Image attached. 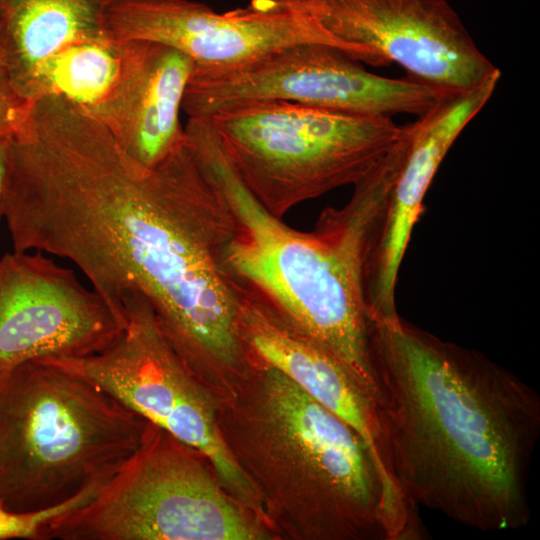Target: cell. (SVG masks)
I'll use <instances>...</instances> for the list:
<instances>
[{
	"label": "cell",
	"mask_w": 540,
	"mask_h": 540,
	"mask_svg": "<svg viewBox=\"0 0 540 540\" xmlns=\"http://www.w3.org/2000/svg\"><path fill=\"white\" fill-rule=\"evenodd\" d=\"M0 215L14 251L70 260L122 318V302L143 297L213 394L249 371L237 297L219 261L228 209L187 139L144 167L95 118L62 106L15 150Z\"/></svg>",
	"instance_id": "obj_1"
},
{
	"label": "cell",
	"mask_w": 540,
	"mask_h": 540,
	"mask_svg": "<svg viewBox=\"0 0 540 540\" xmlns=\"http://www.w3.org/2000/svg\"><path fill=\"white\" fill-rule=\"evenodd\" d=\"M371 349L386 462L405 499L482 531L525 527L536 391L400 316L374 321Z\"/></svg>",
	"instance_id": "obj_2"
},
{
	"label": "cell",
	"mask_w": 540,
	"mask_h": 540,
	"mask_svg": "<svg viewBox=\"0 0 540 540\" xmlns=\"http://www.w3.org/2000/svg\"><path fill=\"white\" fill-rule=\"evenodd\" d=\"M215 400L222 440L276 540L424 538L365 441L276 368L254 359Z\"/></svg>",
	"instance_id": "obj_3"
},
{
	"label": "cell",
	"mask_w": 540,
	"mask_h": 540,
	"mask_svg": "<svg viewBox=\"0 0 540 540\" xmlns=\"http://www.w3.org/2000/svg\"><path fill=\"white\" fill-rule=\"evenodd\" d=\"M189 140L228 209L223 271L262 294L374 394L366 269L384 224L387 189L373 181L354 186L343 207L324 209L314 229L302 232L255 198L209 124L194 127Z\"/></svg>",
	"instance_id": "obj_4"
},
{
	"label": "cell",
	"mask_w": 540,
	"mask_h": 540,
	"mask_svg": "<svg viewBox=\"0 0 540 540\" xmlns=\"http://www.w3.org/2000/svg\"><path fill=\"white\" fill-rule=\"evenodd\" d=\"M147 424L49 361L0 371V504L34 512L99 493L139 448Z\"/></svg>",
	"instance_id": "obj_5"
},
{
	"label": "cell",
	"mask_w": 540,
	"mask_h": 540,
	"mask_svg": "<svg viewBox=\"0 0 540 540\" xmlns=\"http://www.w3.org/2000/svg\"><path fill=\"white\" fill-rule=\"evenodd\" d=\"M208 118L236 173L273 215L365 178L401 138L391 117L284 100L228 105Z\"/></svg>",
	"instance_id": "obj_6"
},
{
	"label": "cell",
	"mask_w": 540,
	"mask_h": 540,
	"mask_svg": "<svg viewBox=\"0 0 540 540\" xmlns=\"http://www.w3.org/2000/svg\"><path fill=\"white\" fill-rule=\"evenodd\" d=\"M276 540L221 485L197 448L148 421L139 448L43 540Z\"/></svg>",
	"instance_id": "obj_7"
},
{
	"label": "cell",
	"mask_w": 540,
	"mask_h": 540,
	"mask_svg": "<svg viewBox=\"0 0 540 540\" xmlns=\"http://www.w3.org/2000/svg\"><path fill=\"white\" fill-rule=\"evenodd\" d=\"M121 310L127 325L105 350L42 360L88 379L147 421L200 450L228 494L267 526L256 491L222 440L211 390L172 346L143 297H127Z\"/></svg>",
	"instance_id": "obj_8"
},
{
	"label": "cell",
	"mask_w": 540,
	"mask_h": 540,
	"mask_svg": "<svg viewBox=\"0 0 540 540\" xmlns=\"http://www.w3.org/2000/svg\"><path fill=\"white\" fill-rule=\"evenodd\" d=\"M448 93L411 77L371 73L336 47L305 42L231 70L193 71L181 109L188 118H205L237 102L284 100L348 113L419 117Z\"/></svg>",
	"instance_id": "obj_9"
},
{
	"label": "cell",
	"mask_w": 540,
	"mask_h": 540,
	"mask_svg": "<svg viewBox=\"0 0 540 540\" xmlns=\"http://www.w3.org/2000/svg\"><path fill=\"white\" fill-rule=\"evenodd\" d=\"M312 16L356 61L396 63L447 92L475 88L500 70L447 0H266Z\"/></svg>",
	"instance_id": "obj_10"
},
{
	"label": "cell",
	"mask_w": 540,
	"mask_h": 540,
	"mask_svg": "<svg viewBox=\"0 0 540 540\" xmlns=\"http://www.w3.org/2000/svg\"><path fill=\"white\" fill-rule=\"evenodd\" d=\"M104 22L113 40L167 45L204 73L231 70L297 43L342 49L312 16L264 0L225 13L191 0H107Z\"/></svg>",
	"instance_id": "obj_11"
},
{
	"label": "cell",
	"mask_w": 540,
	"mask_h": 540,
	"mask_svg": "<svg viewBox=\"0 0 540 540\" xmlns=\"http://www.w3.org/2000/svg\"><path fill=\"white\" fill-rule=\"evenodd\" d=\"M127 321L43 252L0 259V371L27 361L99 353Z\"/></svg>",
	"instance_id": "obj_12"
},
{
	"label": "cell",
	"mask_w": 540,
	"mask_h": 540,
	"mask_svg": "<svg viewBox=\"0 0 540 540\" xmlns=\"http://www.w3.org/2000/svg\"><path fill=\"white\" fill-rule=\"evenodd\" d=\"M500 71L479 86L452 92L410 124V140L395 180L383 228L366 269V292L374 319L398 317L399 269L423 201L438 167L462 130L488 102Z\"/></svg>",
	"instance_id": "obj_13"
},
{
	"label": "cell",
	"mask_w": 540,
	"mask_h": 540,
	"mask_svg": "<svg viewBox=\"0 0 540 540\" xmlns=\"http://www.w3.org/2000/svg\"><path fill=\"white\" fill-rule=\"evenodd\" d=\"M232 284L239 333L251 356L285 374L350 426L391 478L376 397L335 355L297 328L262 294L238 280L232 279Z\"/></svg>",
	"instance_id": "obj_14"
},
{
	"label": "cell",
	"mask_w": 540,
	"mask_h": 540,
	"mask_svg": "<svg viewBox=\"0 0 540 540\" xmlns=\"http://www.w3.org/2000/svg\"><path fill=\"white\" fill-rule=\"evenodd\" d=\"M127 42L119 80L83 111L103 124L130 158L152 167L186 140L179 113L194 63L167 45Z\"/></svg>",
	"instance_id": "obj_15"
},
{
	"label": "cell",
	"mask_w": 540,
	"mask_h": 540,
	"mask_svg": "<svg viewBox=\"0 0 540 540\" xmlns=\"http://www.w3.org/2000/svg\"><path fill=\"white\" fill-rule=\"evenodd\" d=\"M107 0H0V59L17 95L35 101L43 69L73 45L112 39Z\"/></svg>",
	"instance_id": "obj_16"
},
{
	"label": "cell",
	"mask_w": 540,
	"mask_h": 540,
	"mask_svg": "<svg viewBox=\"0 0 540 540\" xmlns=\"http://www.w3.org/2000/svg\"><path fill=\"white\" fill-rule=\"evenodd\" d=\"M128 42L113 39L83 42L71 46L43 69L35 100L58 96L82 110L100 102L122 73Z\"/></svg>",
	"instance_id": "obj_17"
},
{
	"label": "cell",
	"mask_w": 540,
	"mask_h": 540,
	"mask_svg": "<svg viewBox=\"0 0 540 540\" xmlns=\"http://www.w3.org/2000/svg\"><path fill=\"white\" fill-rule=\"evenodd\" d=\"M96 495L97 493L84 494L60 506L34 512H16L0 504V540H43L44 531L52 521L87 504Z\"/></svg>",
	"instance_id": "obj_18"
},
{
	"label": "cell",
	"mask_w": 540,
	"mask_h": 540,
	"mask_svg": "<svg viewBox=\"0 0 540 540\" xmlns=\"http://www.w3.org/2000/svg\"><path fill=\"white\" fill-rule=\"evenodd\" d=\"M30 105L13 89L0 59V139L8 137L18 129L26 118Z\"/></svg>",
	"instance_id": "obj_19"
},
{
	"label": "cell",
	"mask_w": 540,
	"mask_h": 540,
	"mask_svg": "<svg viewBox=\"0 0 540 540\" xmlns=\"http://www.w3.org/2000/svg\"><path fill=\"white\" fill-rule=\"evenodd\" d=\"M5 173V138L0 139V203L2 197L3 183Z\"/></svg>",
	"instance_id": "obj_20"
}]
</instances>
